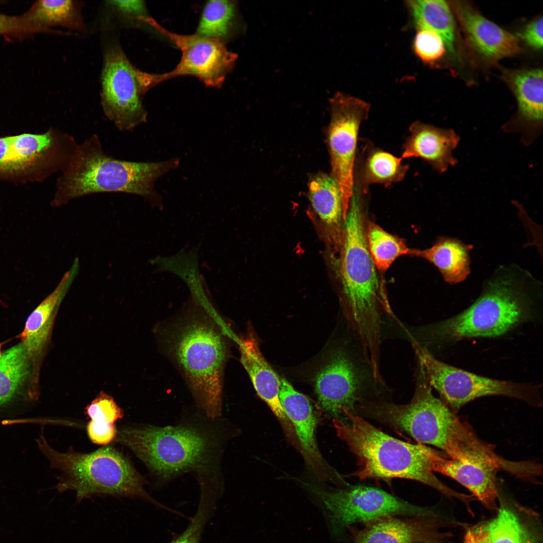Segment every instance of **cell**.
I'll return each mask as SVG.
<instances>
[{"label": "cell", "instance_id": "cell-1", "mask_svg": "<svg viewBox=\"0 0 543 543\" xmlns=\"http://www.w3.org/2000/svg\"><path fill=\"white\" fill-rule=\"evenodd\" d=\"M233 435L228 420L208 417L197 409L173 425L123 428L115 439L136 455L159 485L191 473L200 489H224L222 461Z\"/></svg>", "mask_w": 543, "mask_h": 543}, {"label": "cell", "instance_id": "cell-2", "mask_svg": "<svg viewBox=\"0 0 543 543\" xmlns=\"http://www.w3.org/2000/svg\"><path fill=\"white\" fill-rule=\"evenodd\" d=\"M477 300L462 312L418 331L424 342L458 341L468 338L496 337L527 317L532 295L540 282L515 264L498 267L485 282Z\"/></svg>", "mask_w": 543, "mask_h": 543}, {"label": "cell", "instance_id": "cell-3", "mask_svg": "<svg viewBox=\"0 0 543 543\" xmlns=\"http://www.w3.org/2000/svg\"><path fill=\"white\" fill-rule=\"evenodd\" d=\"M360 200L353 194L344 222L341 278L351 326L365 354L377 363L382 316L393 313L368 250Z\"/></svg>", "mask_w": 543, "mask_h": 543}, {"label": "cell", "instance_id": "cell-4", "mask_svg": "<svg viewBox=\"0 0 543 543\" xmlns=\"http://www.w3.org/2000/svg\"><path fill=\"white\" fill-rule=\"evenodd\" d=\"M338 436L357 460V469L351 476L361 480L390 481L393 479L415 481L469 505L471 495L458 492L440 481L430 468L431 448L393 437L363 417L347 411L344 421L333 419Z\"/></svg>", "mask_w": 543, "mask_h": 543}, {"label": "cell", "instance_id": "cell-5", "mask_svg": "<svg viewBox=\"0 0 543 543\" xmlns=\"http://www.w3.org/2000/svg\"><path fill=\"white\" fill-rule=\"evenodd\" d=\"M97 137L77 146L57 180L52 205L60 206L84 195L125 192L141 196L161 205L154 184L177 168V157L157 162H132L115 159L104 153Z\"/></svg>", "mask_w": 543, "mask_h": 543}, {"label": "cell", "instance_id": "cell-6", "mask_svg": "<svg viewBox=\"0 0 543 543\" xmlns=\"http://www.w3.org/2000/svg\"><path fill=\"white\" fill-rule=\"evenodd\" d=\"M165 338L168 351L186 378L197 409L211 418L222 417L227 346L219 325L209 314L192 311L176 320Z\"/></svg>", "mask_w": 543, "mask_h": 543}, {"label": "cell", "instance_id": "cell-7", "mask_svg": "<svg viewBox=\"0 0 543 543\" xmlns=\"http://www.w3.org/2000/svg\"><path fill=\"white\" fill-rule=\"evenodd\" d=\"M51 467L60 472L55 488L73 491L76 501L95 496H112L139 499L159 507L164 506L144 488L145 480L124 454L113 447L90 453L56 451L48 444L43 429L36 440Z\"/></svg>", "mask_w": 543, "mask_h": 543}, {"label": "cell", "instance_id": "cell-8", "mask_svg": "<svg viewBox=\"0 0 543 543\" xmlns=\"http://www.w3.org/2000/svg\"><path fill=\"white\" fill-rule=\"evenodd\" d=\"M314 379L315 391L323 410L334 419L344 420L349 411L359 415L371 403L383 399L367 357L338 347L333 349Z\"/></svg>", "mask_w": 543, "mask_h": 543}, {"label": "cell", "instance_id": "cell-9", "mask_svg": "<svg viewBox=\"0 0 543 543\" xmlns=\"http://www.w3.org/2000/svg\"><path fill=\"white\" fill-rule=\"evenodd\" d=\"M76 145L55 129L0 136V182L44 180L65 167Z\"/></svg>", "mask_w": 543, "mask_h": 543}, {"label": "cell", "instance_id": "cell-10", "mask_svg": "<svg viewBox=\"0 0 543 543\" xmlns=\"http://www.w3.org/2000/svg\"><path fill=\"white\" fill-rule=\"evenodd\" d=\"M413 345L428 384L454 412L474 400L488 396L515 398L535 407L542 405L536 386L476 375L440 361L419 344Z\"/></svg>", "mask_w": 543, "mask_h": 543}, {"label": "cell", "instance_id": "cell-11", "mask_svg": "<svg viewBox=\"0 0 543 543\" xmlns=\"http://www.w3.org/2000/svg\"><path fill=\"white\" fill-rule=\"evenodd\" d=\"M101 82L104 112L118 129L128 131L146 122L141 97L156 85L155 73L135 67L117 43L105 50Z\"/></svg>", "mask_w": 543, "mask_h": 543}, {"label": "cell", "instance_id": "cell-12", "mask_svg": "<svg viewBox=\"0 0 543 543\" xmlns=\"http://www.w3.org/2000/svg\"><path fill=\"white\" fill-rule=\"evenodd\" d=\"M322 503L331 532L341 534L356 522L366 523L387 516H432L430 508L419 506L383 490L366 486H349L331 491L311 486Z\"/></svg>", "mask_w": 543, "mask_h": 543}, {"label": "cell", "instance_id": "cell-13", "mask_svg": "<svg viewBox=\"0 0 543 543\" xmlns=\"http://www.w3.org/2000/svg\"><path fill=\"white\" fill-rule=\"evenodd\" d=\"M330 109L327 139L331 175L340 187L346 217L354 192L358 131L369 116L370 105L359 98L337 93L330 100Z\"/></svg>", "mask_w": 543, "mask_h": 543}, {"label": "cell", "instance_id": "cell-14", "mask_svg": "<svg viewBox=\"0 0 543 543\" xmlns=\"http://www.w3.org/2000/svg\"><path fill=\"white\" fill-rule=\"evenodd\" d=\"M146 23L169 40L181 52L179 61L173 69L155 74L157 84L176 77L192 76L208 87L222 86L237 58V54L229 51L225 43L196 34L172 33L150 17Z\"/></svg>", "mask_w": 543, "mask_h": 543}, {"label": "cell", "instance_id": "cell-15", "mask_svg": "<svg viewBox=\"0 0 543 543\" xmlns=\"http://www.w3.org/2000/svg\"><path fill=\"white\" fill-rule=\"evenodd\" d=\"M448 522L439 515L387 516L365 523L352 530L354 543H443L449 534L441 529Z\"/></svg>", "mask_w": 543, "mask_h": 543}, {"label": "cell", "instance_id": "cell-16", "mask_svg": "<svg viewBox=\"0 0 543 543\" xmlns=\"http://www.w3.org/2000/svg\"><path fill=\"white\" fill-rule=\"evenodd\" d=\"M503 77L514 94L518 110L516 117L503 125L502 129L507 133H519L522 143L530 145L542 129V70H507Z\"/></svg>", "mask_w": 543, "mask_h": 543}, {"label": "cell", "instance_id": "cell-17", "mask_svg": "<svg viewBox=\"0 0 543 543\" xmlns=\"http://www.w3.org/2000/svg\"><path fill=\"white\" fill-rule=\"evenodd\" d=\"M79 263L75 258L54 290L28 317L19 335L31 364L30 386L38 389L40 366L47 346L59 306L77 275Z\"/></svg>", "mask_w": 543, "mask_h": 543}, {"label": "cell", "instance_id": "cell-18", "mask_svg": "<svg viewBox=\"0 0 543 543\" xmlns=\"http://www.w3.org/2000/svg\"><path fill=\"white\" fill-rule=\"evenodd\" d=\"M498 500L496 515L468 527L463 543H541L537 528L522 507L499 491Z\"/></svg>", "mask_w": 543, "mask_h": 543}, {"label": "cell", "instance_id": "cell-19", "mask_svg": "<svg viewBox=\"0 0 543 543\" xmlns=\"http://www.w3.org/2000/svg\"><path fill=\"white\" fill-rule=\"evenodd\" d=\"M449 3L468 41L483 57L495 61L520 52L516 36L486 19L470 4L464 1Z\"/></svg>", "mask_w": 543, "mask_h": 543}, {"label": "cell", "instance_id": "cell-20", "mask_svg": "<svg viewBox=\"0 0 543 543\" xmlns=\"http://www.w3.org/2000/svg\"><path fill=\"white\" fill-rule=\"evenodd\" d=\"M409 131L402 147V159L420 158L439 173L457 164L458 161L453 151L458 146L460 137L453 129L416 121L410 125Z\"/></svg>", "mask_w": 543, "mask_h": 543}, {"label": "cell", "instance_id": "cell-21", "mask_svg": "<svg viewBox=\"0 0 543 543\" xmlns=\"http://www.w3.org/2000/svg\"><path fill=\"white\" fill-rule=\"evenodd\" d=\"M429 456L433 472L440 473L458 482L471 492L472 495L485 507L497 511L498 468L485 463L446 459L431 448Z\"/></svg>", "mask_w": 543, "mask_h": 543}, {"label": "cell", "instance_id": "cell-22", "mask_svg": "<svg viewBox=\"0 0 543 543\" xmlns=\"http://www.w3.org/2000/svg\"><path fill=\"white\" fill-rule=\"evenodd\" d=\"M236 341L240 352V361L257 395L281 421L287 424L288 417L279 397L281 378L263 357L252 334L241 339L236 338Z\"/></svg>", "mask_w": 543, "mask_h": 543}, {"label": "cell", "instance_id": "cell-23", "mask_svg": "<svg viewBox=\"0 0 543 543\" xmlns=\"http://www.w3.org/2000/svg\"><path fill=\"white\" fill-rule=\"evenodd\" d=\"M354 164V191L360 195L367 194L370 185L379 184L390 187L401 182L409 166L402 159L379 148L370 142L362 149L358 161Z\"/></svg>", "mask_w": 543, "mask_h": 543}, {"label": "cell", "instance_id": "cell-24", "mask_svg": "<svg viewBox=\"0 0 543 543\" xmlns=\"http://www.w3.org/2000/svg\"><path fill=\"white\" fill-rule=\"evenodd\" d=\"M473 246L451 237H439L429 248L410 249L408 254L423 258L434 265L450 285L465 281L471 273Z\"/></svg>", "mask_w": 543, "mask_h": 543}, {"label": "cell", "instance_id": "cell-25", "mask_svg": "<svg viewBox=\"0 0 543 543\" xmlns=\"http://www.w3.org/2000/svg\"><path fill=\"white\" fill-rule=\"evenodd\" d=\"M279 397L284 412L294 425L309 463L312 467L316 464H321V458L315 440L316 419L310 401L297 391L284 378H281Z\"/></svg>", "mask_w": 543, "mask_h": 543}, {"label": "cell", "instance_id": "cell-26", "mask_svg": "<svg viewBox=\"0 0 543 543\" xmlns=\"http://www.w3.org/2000/svg\"><path fill=\"white\" fill-rule=\"evenodd\" d=\"M83 4L77 1H38L22 15L29 34L55 27L83 32Z\"/></svg>", "mask_w": 543, "mask_h": 543}, {"label": "cell", "instance_id": "cell-27", "mask_svg": "<svg viewBox=\"0 0 543 543\" xmlns=\"http://www.w3.org/2000/svg\"><path fill=\"white\" fill-rule=\"evenodd\" d=\"M311 204L322 221L335 234L344 233V216L339 185L331 174L320 173L309 184ZM342 235H344L342 234Z\"/></svg>", "mask_w": 543, "mask_h": 543}, {"label": "cell", "instance_id": "cell-28", "mask_svg": "<svg viewBox=\"0 0 543 543\" xmlns=\"http://www.w3.org/2000/svg\"><path fill=\"white\" fill-rule=\"evenodd\" d=\"M406 4L416 28L437 33L446 49L456 55L455 22L449 3L443 0H410Z\"/></svg>", "mask_w": 543, "mask_h": 543}, {"label": "cell", "instance_id": "cell-29", "mask_svg": "<svg viewBox=\"0 0 543 543\" xmlns=\"http://www.w3.org/2000/svg\"><path fill=\"white\" fill-rule=\"evenodd\" d=\"M31 364L23 344L14 346L0 358V412L23 395L26 382L30 377Z\"/></svg>", "mask_w": 543, "mask_h": 543}, {"label": "cell", "instance_id": "cell-30", "mask_svg": "<svg viewBox=\"0 0 543 543\" xmlns=\"http://www.w3.org/2000/svg\"><path fill=\"white\" fill-rule=\"evenodd\" d=\"M239 20L232 1H209L205 5L195 34L225 43L237 32Z\"/></svg>", "mask_w": 543, "mask_h": 543}, {"label": "cell", "instance_id": "cell-31", "mask_svg": "<svg viewBox=\"0 0 543 543\" xmlns=\"http://www.w3.org/2000/svg\"><path fill=\"white\" fill-rule=\"evenodd\" d=\"M366 237L375 266L382 272H386L399 256L408 254L410 249L402 238L373 222H369L366 226Z\"/></svg>", "mask_w": 543, "mask_h": 543}, {"label": "cell", "instance_id": "cell-32", "mask_svg": "<svg viewBox=\"0 0 543 543\" xmlns=\"http://www.w3.org/2000/svg\"><path fill=\"white\" fill-rule=\"evenodd\" d=\"M221 495L212 492H200L197 512L186 530L171 543H199L207 522L216 507Z\"/></svg>", "mask_w": 543, "mask_h": 543}, {"label": "cell", "instance_id": "cell-33", "mask_svg": "<svg viewBox=\"0 0 543 543\" xmlns=\"http://www.w3.org/2000/svg\"><path fill=\"white\" fill-rule=\"evenodd\" d=\"M416 55L424 63L432 64L440 60L446 52L441 37L433 31L418 29L413 41Z\"/></svg>", "mask_w": 543, "mask_h": 543}, {"label": "cell", "instance_id": "cell-34", "mask_svg": "<svg viewBox=\"0 0 543 543\" xmlns=\"http://www.w3.org/2000/svg\"><path fill=\"white\" fill-rule=\"evenodd\" d=\"M85 413L94 422L104 424H114L124 416L122 409L114 398L102 391L85 408Z\"/></svg>", "mask_w": 543, "mask_h": 543}, {"label": "cell", "instance_id": "cell-35", "mask_svg": "<svg viewBox=\"0 0 543 543\" xmlns=\"http://www.w3.org/2000/svg\"><path fill=\"white\" fill-rule=\"evenodd\" d=\"M107 5L126 22H144L145 19L149 17L143 1H108Z\"/></svg>", "mask_w": 543, "mask_h": 543}, {"label": "cell", "instance_id": "cell-36", "mask_svg": "<svg viewBox=\"0 0 543 543\" xmlns=\"http://www.w3.org/2000/svg\"><path fill=\"white\" fill-rule=\"evenodd\" d=\"M86 431L93 443L106 445L116 438L118 431L114 424H101L90 420L86 425Z\"/></svg>", "mask_w": 543, "mask_h": 543}, {"label": "cell", "instance_id": "cell-37", "mask_svg": "<svg viewBox=\"0 0 543 543\" xmlns=\"http://www.w3.org/2000/svg\"><path fill=\"white\" fill-rule=\"evenodd\" d=\"M522 39L535 49H542L543 45V20L542 16L531 22L521 34Z\"/></svg>", "mask_w": 543, "mask_h": 543}, {"label": "cell", "instance_id": "cell-38", "mask_svg": "<svg viewBox=\"0 0 543 543\" xmlns=\"http://www.w3.org/2000/svg\"><path fill=\"white\" fill-rule=\"evenodd\" d=\"M27 31L20 16H11L0 13V35L24 36Z\"/></svg>", "mask_w": 543, "mask_h": 543}, {"label": "cell", "instance_id": "cell-39", "mask_svg": "<svg viewBox=\"0 0 543 543\" xmlns=\"http://www.w3.org/2000/svg\"><path fill=\"white\" fill-rule=\"evenodd\" d=\"M4 343H5V342H2V343H0V358H1V356H2V353H1V348H2V345H3V344H4Z\"/></svg>", "mask_w": 543, "mask_h": 543}]
</instances>
